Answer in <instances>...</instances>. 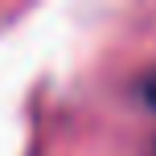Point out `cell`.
Returning <instances> with one entry per match:
<instances>
[{
    "label": "cell",
    "mask_w": 156,
    "mask_h": 156,
    "mask_svg": "<svg viewBox=\"0 0 156 156\" xmlns=\"http://www.w3.org/2000/svg\"><path fill=\"white\" fill-rule=\"evenodd\" d=\"M144 99L156 107V78H148V82H144Z\"/></svg>",
    "instance_id": "cell-1"
}]
</instances>
